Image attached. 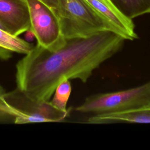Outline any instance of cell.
I'll return each instance as SVG.
<instances>
[{"instance_id":"1","label":"cell","mask_w":150,"mask_h":150,"mask_svg":"<svg viewBox=\"0 0 150 150\" xmlns=\"http://www.w3.org/2000/svg\"><path fill=\"white\" fill-rule=\"evenodd\" d=\"M125 40L106 30L66 39L55 50L37 44L16 64V87L34 100L49 101L64 79L86 83L96 69L122 48Z\"/></svg>"},{"instance_id":"9","label":"cell","mask_w":150,"mask_h":150,"mask_svg":"<svg viewBox=\"0 0 150 150\" xmlns=\"http://www.w3.org/2000/svg\"><path fill=\"white\" fill-rule=\"evenodd\" d=\"M33 47L32 43L0 28V60H8L14 53L26 54Z\"/></svg>"},{"instance_id":"7","label":"cell","mask_w":150,"mask_h":150,"mask_svg":"<svg viewBox=\"0 0 150 150\" xmlns=\"http://www.w3.org/2000/svg\"><path fill=\"white\" fill-rule=\"evenodd\" d=\"M112 27L115 32L125 40L137 39L135 25L123 14L111 0H86Z\"/></svg>"},{"instance_id":"4","label":"cell","mask_w":150,"mask_h":150,"mask_svg":"<svg viewBox=\"0 0 150 150\" xmlns=\"http://www.w3.org/2000/svg\"><path fill=\"white\" fill-rule=\"evenodd\" d=\"M148 104H150V80L128 89L89 96L74 110L81 113L100 114L122 111Z\"/></svg>"},{"instance_id":"13","label":"cell","mask_w":150,"mask_h":150,"mask_svg":"<svg viewBox=\"0 0 150 150\" xmlns=\"http://www.w3.org/2000/svg\"><path fill=\"white\" fill-rule=\"evenodd\" d=\"M46 5H48L49 7H50L52 9H53L54 11L56 10L57 8L59 0H40Z\"/></svg>"},{"instance_id":"11","label":"cell","mask_w":150,"mask_h":150,"mask_svg":"<svg viewBox=\"0 0 150 150\" xmlns=\"http://www.w3.org/2000/svg\"><path fill=\"white\" fill-rule=\"evenodd\" d=\"M71 91V86L70 80L64 79L56 88L53 98L50 101V103L55 108L59 110L63 111H68L69 109L67 108V103Z\"/></svg>"},{"instance_id":"5","label":"cell","mask_w":150,"mask_h":150,"mask_svg":"<svg viewBox=\"0 0 150 150\" xmlns=\"http://www.w3.org/2000/svg\"><path fill=\"white\" fill-rule=\"evenodd\" d=\"M30 15V32L37 44L49 50L61 47L65 42L59 18L53 9L40 0H27Z\"/></svg>"},{"instance_id":"6","label":"cell","mask_w":150,"mask_h":150,"mask_svg":"<svg viewBox=\"0 0 150 150\" xmlns=\"http://www.w3.org/2000/svg\"><path fill=\"white\" fill-rule=\"evenodd\" d=\"M0 23L6 31L15 36L29 31L27 0H0Z\"/></svg>"},{"instance_id":"2","label":"cell","mask_w":150,"mask_h":150,"mask_svg":"<svg viewBox=\"0 0 150 150\" xmlns=\"http://www.w3.org/2000/svg\"><path fill=\"white\" fill-rule=\"evenodd\" d=\"M54 12L65 39L86 37L106 30L115 32L86 0H59Z\"/></svg>"},{"instance_id":"10","label":"cell","mask_w":150,"mask_h":150,"mask_svg":"<svg viewBox=\"0 0 150 150\" xmlns=\"http://www.w3.org/2000/svg\"><path fill=\"white\" fill-rule=\"evenodd\" d=\"M127 17L131 19L150 13V0H111Z\"/></svg>"},{"instance_id":"3","label":"cell","mask_w":150,"mask_h":150,"mask_svg":"<svg viewBox=\"0 0 150 150\" xmlns=\"http://www.w3.org/2000/svg\"><path fill=\"white\" fill-rule=\"evenodd\" d=\"M0 110L11 115L16 124L60 122L70 112V109L67 111L57 109L50 101L34 100L17 87L0 96Z\"/></svg>"},{"instance_id":"14","label":"cell","mask_w":150,"mask_h":150,"mask_svg":"<svg viewBox=\"0 0 150 150\" xmlns=\"http://www.w3.org/2000/svg\"><path fill=\"white\" fill-rule=\"evenodd\" d=\"M0 28H1V29H4V30H5V29H4V28L3 27V26L2 25V24L0 23Z\"/></svg>"},{"instance_id":"12","label":"cell","mask_w":150,"mask_h":150,"mask_svg":"<svg viewBox=\"0 0 150 150\" xmlns=\"http://www.w3.org/2000/svg\"><path fill=\"white\" fill-rule=\"evenodd\" d=\"M4 88L0 85V96L5 93ZM13 118L6 112L0 110V123H13Z\"/></svg>"},{"instance_id":"8","label":"cell","mask_w":150,"mask_h":150,"mask_svg":"<svg viewBox=\"0 0 150 150\" xmlns=\"http://www.w3.org/2000/svg\"><path fill=\"white\" fill-rule=\"evenodd\" d=\"M87 122L90 124L150 123V104L120 112L94 114L88 118Z\"/></svg>"}]
</instances>
